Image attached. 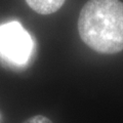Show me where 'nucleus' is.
<instances>
[{
  "mask_svg": "<svg viewBox=\"0 0 123 123\" xmlns=\"http://www.w3.org/2000/svg\"><path fill=\"white\" fill-rule=\"evenodd\" d=\"M34 41L21 23L10 21L0 25V57L14 66H24L30 61Z\"/></svg>",
  "mask_w": 123,
  "mask_h": 123,
  "instance_id": "f03ea898",
  "label": "nucleus"
},
{
  "mask_svg": "<svg viewBox=\"0 0 123 123\" xmlns=\"http://www.w3.org/2000/svg\"><path fill=\"white\" fill-rule=\"evenodd\" d=\"M80 38L99 53L123 50V3L120 0H89L78 18Z\"/></svg>",
  "mask_w": 123,
  "mask_h": 123,
  "instance_id": "f257e3e1",
  "label": "nucleus"
},
{
  "mask_svg": "<svg viewBox=\"0 0 123 123\" xmlns=\"http://www.w3.org/2000/svg\"><path fill=\"white\" fill-rule=\"evenodd\" d=\"M66 0H26L34 11L40 14H51L57 11Z\"/></svg>",
  "mask_w": 123,
  "mask_h": 123,
  "instance_id": "7ed1b4c3",
  "label": "nucleus"
},
{
  "mask_svg": "<svg viewBox=\"0 0 123 123\" xmlns=\"http://www.w3.org/2000/svg\"><path fill=\"white\" fill-rule=\"evenodd\" d=\"M24 123H52V121L43 115H35V116L27 119Z\"/></svg>",
  "mask_w": 123,
  "mask_h": 123,
  "instance_id": "20e7f679",
  "label": "nucleus"
}]
</instances>
